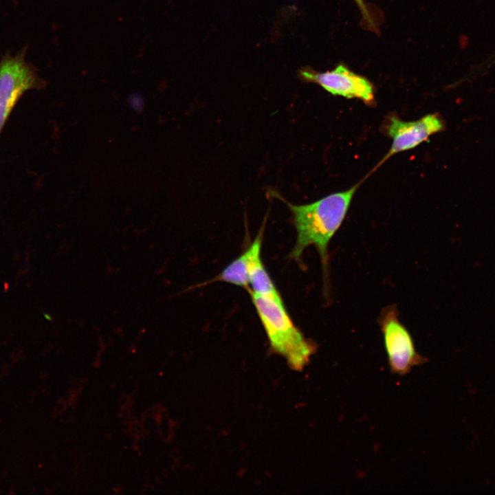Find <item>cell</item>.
<instances>
[{
	"mask_svg": "<svg viewBox=\"0 0 495 495\" xmlns=\"http://www.w3.org/2000/svg\"><path fill=\"white\" fill-rule=\"evenodd\" d=\"M361 183L346 190L333 192L313 203L303 205L293 204L276 192H272L274 197L285 203L292 214L296 240L289 253V258L299 261L305 250L314 245L319 254L322 267L325 294L329 292V243L343 223Z\"/></svg>",
	"mask_w": 495,
	"mask_h": 495,
	"instance_id": "1",
	"label": "cell"
},
{
	"mask_svg": "<svg viewBox=\"0 0 495 495\" xmlns=\"http://www.w3.org/2000/svg\"><path fill=\"white\" fill-rule=\"evenodd\" d=\"M248 291L270 348L284 357L292 368L302 370L316 352V344L294 324L283 303Z\"/></svg>",
	"mask_w": 495,
	"mask_h": 495,
	"instance_id": "2",
	"label": "cell"
},
{
	"mask_svg": "<svg viewBox=\"0 0 495 495\" xmlns=\"http://www.w3.org/2000/svg\"><path fill=\"white\" fill-rule=\"evenodd\" d=\"M378 323L383 334L388 364L394 373L404 375L413 366L424 364L426 360L416 351L412 338L399 319L395 305L382 309Z\"/></svg>",
	"mask_w": 495,
	"mask_h": 495,
	"instance_id": "3",
	"label": "cell"
},
{
	"mask_svg": "<svg viewBox=\"0 0 495 495\" xmlns=\"http://www.w3.org/2000/svg\"><path fill=\"white\" fill-rule=\"evenodd\" d=\"M43 82L21 52L6 55L0 61V134L13 108L27 91L42 87Z\"/></svg>",
	"mask_w": 495,
	"mask_h": 495,
	"instance_id": "4",
	"label": "cell"
},
{
	"mask_svg": "<svg viewBox=\"0 0 495 495\" xmlns=\"http://www.w3.org/2000/svg\"><path fill=\"white\" fill-rule=\"evenodd\" d=\"M298 76L304 82L318 85L333 96L360 99L366 104H373L375 100L373 84L342 64L324 72L302 67Z\"/></svg>",
	"mask_w": 495,
	"mask_h": 495,
	"instance_id": "5",
	"label": "cell"
},
{
	"mask_svg": "<svg viewBox=\"0 0 495 495\" xmlns=\"http://www.w3.org/2000/svg\"><path fill=\"white\" fill-rule=\"evenodd\" d=\"M444 127L443 120L437 113L428 114L414 121H404L397 116H390L386 122L385 129L393 142L382 162L394 154L415 148L432 135L443 131Z\"/></svg>",
	"mask_w": 495,
	"mask_h": 495,
	"instance_id": "6",
	"label": "cell"
},
{
	"mask_svg": "<svg viewBox=\"0 0 495 495\" xmlns=\"http://www.w3.org/2000/svg\"><path fill=\"white\" fill-rule=\"evenodd\" d=\"M263 228L262 226L251 245L227 265L213 281H222L249 289L250 264L255 252L261 249Z\"/></svg>",
	"mask_w": 495,
	"mask_h": 495,
	"instance_id": "7",
	"label": "cell"
},
{
	"mask_svg": "<svg viewBox=\"0 0 495 495\" xmlns=\"http://www.w3.org/2000/svg\"><path fill=\"white\" fill-rule=\"evenodd\" d=\"M261 249L253 256L250 267V285L253 293L283 303L281 296L267 273L261 257Z\"/></svg>",
	"mask_w": 495,
	"mask_h": 495,
	"instance_id": "8",
	"label": "cell"
},
{
	"mask_svg": "<svg viewBox=\"0 0 495 495\" xmlns=\"http://www.w3.org/2000/svg\"><path fill=\"white\" fill-rule=\"evenodd\" d=\"M357 5L358 6L362 14L364 21L365 23H367L369 28H373V30L375 29V23L372 20V16L370 14L369 10L368 9L367 6L364 3L363 0H354Z\"/></svg>",
	"mask_w": 495,
	"mask_h": 495,
	"instance_id": "9",
	"label": "cell"
},
{
	"mask_svg": "<svg viewBox=\"0 0 495 495\" xmlns=\"http://www.w3.org/2000/svg\"><path fill=\"white\" fill-rule=\"evenodd\" d=\"M129 105L136 111H141L143 108V98L140 94H133L128 100Z\"/></svg>",
	"mask_w": 495,
	"mask_h": 495,
	"instance_id": "10",
	"label": "cell"
}]
</instances>
